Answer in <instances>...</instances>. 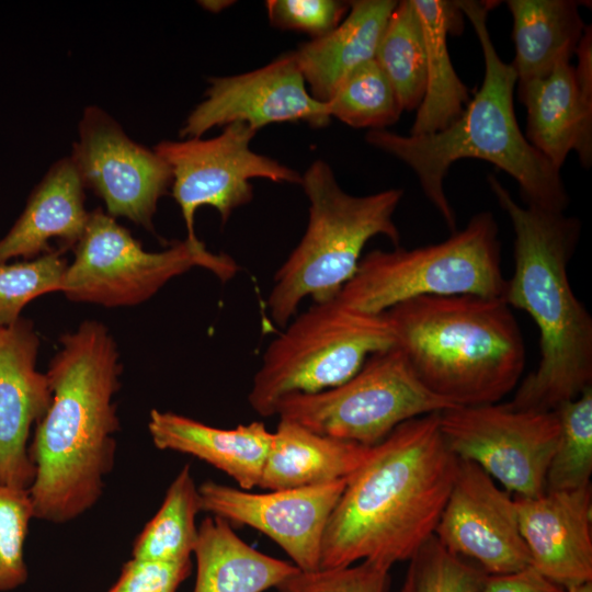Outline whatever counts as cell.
<instances>
[{
  "mask_svg": "<svg viewBox=\"0 0 592 592\" xmlns=\"http://www.w3.org/2000/svg\"><path fill=\"white\" fill-rule=\"evenodd\" d=\"M67 261L53 250L31 260L0 264V325L20 319L23 308L34 298L60 292Z\"/></svg>",
  "mask_w": 592,
  "mask_h": 592,
  "instance_id": "32",
  "label": "cell"
},
{
  "mask_svg": "<svg viewBox=\"0 0 592 592\" xmlns=\"http://www.w3.org/2000/svg\"><path fill=\"white\" fill-rule=\"evenodd\" d=\"M346 480L261 493L206 480L198 486L200 505L229 524L261 532L299 570L314 571L320 569L326 526Z\"/></svg>",
  "mask_w": 592,
  "mask_h": 592,
  "instance_id": "14",
  "label": "cell"
},
{
  "mask_svg": "<svg viewBox=\"0 0 592 592\" xmlns=\"http://www.w3.org/2000/svg\"><path fill=\"white\" fill-rule=\"evenodd\" d=\"M375 59L390 81L402 111L417 110L425 91L426 54L421 23L411 0L398 1Z\"/></svg>",
  "mask_w": 592,
  "mask_h": 592,
  "instance_id": "28",
  "label": "cell"
},
{
  "mask_svg": "<svg viewBox=\"0 0 592 592\" xmlns=\"http://www.w3.org/2000/svg\"><path fill=\"white\" fill-rule=\"evenodd\" d=\"M440 429L458 459L478 465L516 498L546 491L559 435L555 410H516L505 403L454 407L440 412Z\"/></svg>",
  "mask_w": 592,
  "mask_h": 592,
  "instance_id": "11",
  "label": "cell"
},
{
  "mask_svg": "<svg viewBox=\"0 0 592 592\" xmlns=\"http://www.w3.org/2000/svg\"><path fill=\"white\" fill-rule=\"evenodd\" d=\"M566 592H592V582L570 588Z\"/></svg>",
  "mask_w": 592,
  "mask_h": 592,
  "instance_id": "39",
  "label": "cell"
},
{
  "mask_svg": "<svg viewBox=\"0 0 592 592\" xmlns=\"http://www.w3.org/2000/svg\"><path fill=\"white\" fill-rule=\"evenodd\" d=\"M38 350L31 320L0 325V483L25 490L35 476L29 455L32 430L52 399L48 377L36 368Z\"/></svg>",
  "mask_w": 592,
  "mask_h": 592,
  "instance_id": "17",
  "label": "cell"
},
{
  "mask_svg": "<svg viewBox=\"0 0 592 592\" xmlns=\"http://www.w3.org/2000/svg\"><path fill=\"white\" fill-rule=\"evenodd\" d=\"M513 18L517 82L547 76L562 59H571L584 33L580 2L509 0Z\"/></svg>",
  "mask_w": 592,
  "mask_h": 592,
  "instance_id": "26",
  "label": "cell"
},
{
  "mask_svg": "<svg viewBox=\"0 0 592 592\" xmlns=\"http://www.w3.org/2000/svg\"><path fill=\"white\" fill-rule=\"evenodd\" d=\"M194 266L213 272L224 282L239 269L227 254H215L204 243L196 246L187 240L163 251H146L114 217L95 209L76 244L75 259L67 265L60 292L78 303L135 306Z\"/></svg>",
  "mask_w": 592,
  "mask_h": 592,
  "instance_id": "10",
  "label": "cell"
},
{
  "mask_svg": "<svg viewBox=\"0 0 592 592\" xmlns=\"http://www.w3.org/2000/svg\"><path fill=\"white\" fill-rule=\"evenodd\" d=\"M391 566L376 560L318 569L297 570L275 589L277 592H386Z\"/></svg>",
  "mask_w": 592,
  "mask_h": 592,
  "instance_id": "34",
  "label": "cell"
},
{
  "mask_svg": "<svg viewBox=\"0 0 592 592\" xmlns=\"http://www.w3.org/2000/svg\"><path fill=\"white\" fill-rule=\"evenodd\" d=\"M266 348L248 395L261 417L291 395L315 394L351 378L366 360L395 345L385 314L354 310L338 297L315 303Z\"/></svg>",
  "mask_w": 592,
  "mask_h": 592,
  "instance_id": "8",
  "label": "cell"
},
{
  "mask_svg": "<svg viewBox=\"0 0 592 592\" xmlns=\"http://www.w3.org/2000/svg\"><path fill=\"white\" fill-rule=\"evenodd\" d=\"M59 343L46 372L50 403L29 445L34 519L53 524L76 520L103 494L115 463L122 374L116 342L100 321L81 322Z\"/></svg>",
  "mask_w": 592,
  "mask_h": 592,
  "instance_id": "1",
  "label": "cell"
},
{
  "mask_svg": "<svg viewBox=\"0 0 592 592\" xmlns=\"http://www.w3.org/2000/svg\"><path fill=\"white\" fill-rule=\"evenodd\" d=\"M488 183L515 235L514 272L506 280L503 299L528 312L540 337L538 366L505 405L554 411L592 382V318L568 277L581 224L563 213L521 206L494 175H488Z\"/></svg>",
  "mask_w": 592,
  "mask_h": 592,
  "instance_id": "4",
  "label": "cell"
},
{
  "mask_svg": "<svg viewBox=\"0 0 592 592\" xmlns=\"http://www.w3.org/2000/svg\"><path fill=\"white\" fill-rule=\"evenodd\" d=\"M331 117L354 128L386 129L403 112L375 58L353 70L327 102Z\"/></svg>",
  "mask_w": 592,
  "mask_h": 592,
  "instance_id": "29",
  "label": "cell"
},
{
  "mask_svg": "<svg viewBox=\"0 0 592 592\" xmlns=\"http://www.w3.org/2000/svg\"><path fill=\"white\" fill-rule=\"evenodd\" d=\"M300 184L309 201L308 225L277 270L266 301L280 327L295 317L303 299L322 303L335 298L355 274L371 238L382 235L396 246L400 240L392 216L403 195L401 189L365 196L348 194L322 160L309 166Z\"/></svg>",
  "mask_w": 592,
  "mask_h": 592,
  "instance_id": "6",
  "label": "cell"
},
{
  "mask_svg": "<svg viewBox=\"0 0 592 592\" xmlns=\"http://www.w3.org/2000/svg\"><path fill=\"white\" fill-rule=\"evenodd\" d=\"M205 99L190 113L181 137H202L214 127L243 123L258 130L272 123L305 122L326 127L327 103L306 88L294 52L250 72L209 78Z\"/></svg>",
  "mask_w": 592,
  "mask_h": 592,
  "instance_id": "16",
  "label": "cell"
},
{
  "mask_svg": "<svg viewBox=\"0 0 592 592\" xmlns=\"http://www.w3.org/2000/svg\"><path fill=\"white\" fill-rule=\"evenodd\" d=\"M201 5H203L204 8H206L207 10L212 11V12H219L221 11L223 9H225L226 7L232 4L234 2L232 1H225V0H215V1H201L200 2Z\"/></svg>",
  "mask_w": 592,
  "mask_h": 592,
  "instance_id": "38",
  "label": "cell"
},
{
  "mask_svg": "<svg viewBox=\"0 0 592 592\" xmlns=\"http://www.w3.org/2000/svg\"><path fill=\"white\" fill-rule=\"evenodd\" d=\"M531 567L565 590L592 582V490L516 498Z\"/></svg>",
  "mask_w": 592,
  "mask_h": 592,
  "instance_id": "18",
  "label": "cell"
},
{
  "mask_svg": "<svg viewBox=\"0 0 592 592\" xmlns=\"http://www.w3.org/2000/svg\"><path fill=\"white\" fill-rule=\"evenodd\" d=\"M454 407L420 382L394 345L371 355L339 386L283 398L275 415L316 433L371 447L403 422Z\"/></svg>",
  "mask_w": 592,
  "mask_h": 592,
  "instance_id": "9",
  "label": "cell"
},
{
  "mask_svg": "<svg viewBox=\"0 0 592 592\" xmlns=\"http://www.w3.org/2000/svg\"><path fill=\"white\" fill-rule=\"evenodd\" d=\"M198 486L191 466L185 465L168 487L157 513L136 537L132 557L159 561L191 559L198 536Z\"/></svg>",
  "mask_w": 592,
  "mask_h": 592,
  "instance_id": "27",
  "label": "cell"
},
{
  "mask_svg": "<svg viewBox=\"0 0 592 592\" xmlns=\"http://www.w3.org/2000/svg\"><path fill=\"white\" fill-rule=\"evenodd\" d=\"M401 592H483L487 573L433 535L409 559Z\"/></svg>",
  "mask_w": 592,
  "mask_h": 592,
  "instance_id": "31",
  "label": "cell"
},
{
  "mask_svg": "<svg viewBox=\"0 0 592 592\" xmlns=\"http://www.w3.org/2000/svg\"><path fill=\"white\" fill-rule=\"evenodd\" d=\"M483 592H566L531 566L512 573L488 574Z\"/></svg>",
  "mask_w": 592,
  "mask_h": 592,
  "instance_id": "37",
  "label": "cell"
},
{
  "mask_svg": "<svg viewBox=\"0 0 592 592\" xmlns=\"http://www.w3.org/2000/svg\"><path fill=\"white\" fill-rule=\"evenodd\" d=\"M193 555V592H264L298 570L294 563L254 549L231 524L214 515L201 522Z\"/></svg>",
  "mask_w": 592,
  "mask_h": 592,
  "instance_id": "24",
  "label": "cell"
},
{
  "mask_svg": "<svg viewBox=\"0 0 592 592\" xmlns=\"http://www.w3.org/2000/svg\"><path fill=\"white\" fill-rule=\"evenodd\" d=\"M505 287L498 224L481 212L439 243L371 251L337 297L354 310L380 315L422 296L503 298Z\"/></svg>",
  "mask_w": 592,
  "mask_h": 592,
  "instance_id": "7",
  "label": "cell"
},
{
  "mask_svg": "<svg viewBox=\"0 0 592 592\" xmlns=\"http://www.w3.org/2000/svg\"><path fill=\"white\" fill-rule=\"evenodd\" d=\"M192 560H127L116 582L106 592H177L191 574Z\"/></svg>",
  "mask_w": 592,
  "mask_h": 592,
  "instance_id": "36",
  "label": "cell"
},
{
  "mask_svg": "<svg viewBox=\"0 0 592 592\" xmlns=\"http://www.w3.org/2000/svg\"><path fill=\"white\" fill-rule=\"evenodd\" d=\"M84 184L70 157L55 162L31 193L24 210L0 240V264L10 259L31 260L53 251L59 239L77 244L90 213L84 206Z\"/></svg>",
  "mask_w": 592,
  "mask_h": 592,
  "instance_id": "21",
  "label": "cell"
},
{
  "mask_svg": "<svg viewBox=\"0 0 592 592\" xmlns=\"http://www.w3.org/2000/svg\"><path fill=\"white\" fill-rule=\"evenodd\" d=\"M384 314L417 377L449 403H497L517 386L525 346L503 298L422 296Z\"/></svg>",
  "mask_w": 592,
  "mask_h": 592,
  "instance_id": "5",
  "label": "cell"
},
{
  "mask_svg": "<svg viewBox=\"0 0 592 592\" xmlns=\"http://www.w3.org/2000/svg\"><path fill=\"white\" fill-rule=\"evenodd\" d=\"M411 1L421 23L426 54L424 96L410 129V135L418 136L452 124L469 102V93L454 69L447 47V35L458 30L462 12L454 1Z\"/></svg>",
  "mask_w": 592,
  "mask_h": 592,
  "instance_id": "25",
  "label": "cell"
},
{
  "mask_svg": "<svg viewBox=\"0 0 592 592\" xmlns=\"http://www.w3.org/2000/svg\"><path fill=\"white\" fill-rule=\"evenodd\" d=\"M32 519L29 491L0 483V592L27 581L24 545Z\"/></svg>",
  "mask_w": 592,
  "mask_h": 592,
  "instance_id": "33",
  "label": "cell"
},
{
  "mask_svg": "<svg viewBox=\"0 0 592 592\" xmlns=\"http://www.w3.org/2000/svg\"><path fill=\"white\" fill-rule=\"evenodd\" d=\"M255 130L243 123L224 126L214 138L163 140L153 151L169 166L172 195L181 208L187 238L202 241L194 231L197 208H215L225 224L232 212L253 197L250 180L263 178L276 183H301V175L278 161L250 149Z\"/></svg>",
  "mask_w": 592,
  "mask_h": 592,
  "instance_id": "12",
  "label": "cell"
},
{
  "mask_svg": "<svg viewBox=\"0 0 592 592\" xmlns=\"http://www.w3.org/2000/svg\"><path fill=\"white\" fill-rule=\"evenodd\" d=\"M434 536L447 550L474 560L487 574H506L531 566L515 500L468 460L457 462Z\"/></svg>",
  "mask_w": 592,
  "mask_h": 592,
  "instance_id": "15",
  "label": "cell"
},
{
  "mask_svg": "<svg viewBox=\"0 0 592 592\" xmlns=\"http://www.w3.org/2000/svg\"><path fill=\"white\" fill-rule=\"evenodd\" d=\"M272 25L321 37L344 19L350 3L338 0H269L265 2Z\"/></svg>",
  "mask_w": 592,
  "mask_h": 592,
  "instance_id": "35",
  "label": "cell"
},
{
  "mask_svg": "<svg viewBox=\"0 0 592 592\" xmlns=\"http://www.w3.org/2000/svg\"><path fill=\"white\" fill-rule=\"evenodd\" d=\"M457 462L440 413L403 422L371 446L330 514L320 568L408 560L434 535Z\"/></svg>",
  "mask_w": 592,
  "mask_h": 592,
  "instance_id": "2",
  "label": "cell"
},
{
  "mask_svg": "<svg viewBox=\"0 0 592 592\" xmlns=\"http://www.w3.org/2000/svg\"><path fill=\"white\" fill-rule=\"evenodd\" d=\"M368 451V446L322 435L280 419L258 487L283 490L348 479Z\"/></svg>",
  "mask_w": 592,
  "mask_h": 592,
  "instance_id": "23",
  "label": "cell"
},
{
  "mask_svg": "<svg viewBox=\"0 0 592 592\" xmlns=\"http://www.w3.org/2000/svg\"><path fill=\"white\" fill-rule=\"evenodd\" d=\"M148 432L158 449L196 457L250 491L259 486L273 436L261 421L221 429L158 409L149 413Z\"/></svg>",
  "mask_w": 592,
  "mask_h": 592,
  "instance_id": "20",
  "label": "cell"
},
{
  "mask_svg": "<svg viewBox=\"0 0 592 592\" xmlns=\"http://www.w3.org/2000/svg\"><path fill=\"white\" fill-rule=\"evenodd\" d=\"M454 2L471 23L483 55V80L474 99L442 130L417 136L376 129L366 134V141L412 169L452 232L456 231V216L443 182L451 166L463 158L488 161L511 175L527 206L563 213L569 196L560 170L530 144L517 124L513 106L517 76L499 57L487 26L492 2Z\"/></svg>",
  "mask_w": 592,
  "mask_h": 592,
  "instance_id": "3",
  "label": "cell"
},
{
  "mask_svg": "<svg viewBox=\"0 0 592 592\" xmlns=\"http://www.w3.org/2000/svg\"><path fill=\"white\" fill-rule=\"evenodd\" d=\"M519 83L526 107V139L557 169L569 152L592 162V95L578 84L570 59L560 60L545 77Z\"/></svg>",
  "mask_w": 592,
  "mask_h": 592,
  "instance_id": "19",
  "label": "cell"
},
{
  "mask_svg": "<svg viewBox=\"0 0 592 592\" xmlns=\"http://www.w3.org/2000/svg\"><path fill=\"white\" fill-rule=\"evenodd\" d=\"M555 411L559 435L546 474V491L588 487L592 474V386Z\"/></svg>",
  "mask_w": 592,
  "mask_h": 592,
  "instance_id": "30",
  "label": "cell"
},
{
  "mask_svg": "<svg viewBox=\"0 0 592 592\" xmlns=\"http://www.w3.org/2000/svg\"><path fill=\"white\" fill-rule=\"evenodd\" d=\"M70 158L110 216L152 229L158 201L172 182L169 166L153 150L132 140L106 112L90 106Z\"/></svg>",
  "mask_w": 592,
  "mask_h": 592,
  "instance_id": "13",
  "label": "cell"
},
{
  "mask_svg": "<svg viewBox=\"0 0 592 592\" xmlns=\"http://www.w3.org/2000/svg\"><path fill=\"white\" fill-rule=\"evenodd\" d=\"M340 24L294 52L310 94L327 103L357 67L375 58L377 46L398 1L356 0Z\"/></svg>",
  "mask_w": 592,
  "mask_h": 592,
  "instance_id": "22",
  "label": "cell"
}]
</instances>
